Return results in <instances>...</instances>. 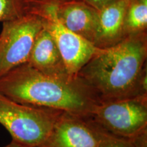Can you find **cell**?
I'll use <instances>...</instances> for the list:
<instances>
[{
	"instance_id": "obj_1",
	"label": "cell",
	"mask_w": 147,
	"mask_h": 147,
	"mask_svg": "<svg viewBox=\"0 0 147 147\" xmlns=\"http://www.w3.org/2000/svg\"><path fill=\"white\" fill-rule=\"evenodd\" d=\"M147 34L124 38L101 49L77 76L99 102L147 96Z\"/></svg>"
},
{
	"instance_id": "obj_2",
	"label": "cell",
	"mask_w": 147,
	"mask_h": 147,
	"mask_svg": "<svg viewBox=\"0 0 147 147\" xmlns=\"http://www.w3.org/2000/svg\"><path fill=\"white\" fill-rule=\"evenodd\" d=\"M0 93L18 103L87 116L99 100L78 78L45 74L28 63L0 77Z\"/></svg>"
},
{
	"instance_id": "obj_3",
	"label": "cell",
	"mask_w": 147,
	"mask_h": 147,
	"mask_svg": "<svg viewBox=\"0 0 147 147\" xmlns=\"http://www.w3.org/2000/svg\"><path fill=\"white\" fill-rule=\"evenodd\" d=\"M63 112L21 104L0 93V124L25 147L41 146Z\"/></svg>"
},
{
	"instance_id": "obj_4",
	"label": "cell",
	"mask_w": 147,
	"mask_h": 147,
	"mask_svg": "<svg viewBox=\"0 0 147 147\" xmlns=\"http://www.w3.org/2000/svg\"><path fill=\"white\" fill-rule=\"evenodd\" d=\"M29 12L41 18L43 26L54 38L70 77L79 71L101 49L65 27L57 17L55 0H32Z\"/></svg>"
},
{
	"instance_id": "obj_5",
	"label": "cell",
	"mask_w": 147,
	"mask_h": 147,
	"mask_svg": "<svg viewBox=\"0 0 147 147\" xmlns=\"http://www.w3.org/2000/svg\"><path fill=\"white\" fill-rule=\"evenodd\" d=\"M87 117L104 132L131 140L147 130V96L99 102Z\"/></svg>"
},
{
	"instance_id": "obj_6",
	"label": "cell",
	"mask_w": 147,
	"mask_h": 147,
	"mask_svg": "<svg viewBox=\"0 0 147 147\" xmlns=\"http://www.w3.org/2000/svg\"><path fill=\"white\" fill-rule=\"evenodd\" d=\"M2 23L0 34V77L28 62L37 35L43 28L41 18L31 12Z\"/></svg>"
},
{
	"instance_id": "obj_7",
	"label": "cell",
	"mask_w": 147,
	"mask_h": 147,
	"mask_svg": "<svg viewBox=\"0 0 147 147\" xmlns=\"http://www.w3.org/2000/svg\"><path fill=\"white\" fill-rule=\"evenodd\" d=\"M104 133L87 116L63 112L40 147H97Z\"/></svg>"
},
{
	"instance_id": "obj_8",
	"label": "cell",
	"mask_w": 147,
	"mask_h": 147,
	"mask_svg": "<svg viewBox=\"0 0 147 147\" xmlns=\"http://www.w3.org/2000/svg\"><path fill=\"white\" fill-rule=\"evenodd\" d=\"M57 17L65 27L93 44L98 10L82 0H55Z\"/></svg>"
},
{
	"instance_id": "obj_9",
	"label": "cell",
	"mask_w": 147,
	"mask_h": 147,
	"mask_svg": "<svg viewBox=\"0 0 147 147\" xmlns=\"http://www.w3.org/2000/svg\"><path fill=\"white\" fill-rule=\"evenodd\" d=\"M129 1L116 0L98 10L93 45L99 49L113 47L125 38L124 18Z\"/></svg>"
},
{
	"instance_id": "obj_10",
	"label": "cell",
	"mask_w": 147,
	"mask_h": 147,
	"mask_svg": "<svg viewBox=\"0 0 147 147\" xmlns=\"http://www.w3.org/2000/svg\"><path fill=\"white\" fill-rule=\"evenodd\" d=\"M40 72L60 78L70 77L54 38L43 26L35 40L27 62Z\"/></svg>"
},
{
	"instance_id": "obj_11",
	"label": "cell",
	"mask_w": 147,
	"mask_h": 147,
	"mask_svg": "<svg viewBox=\"0 0 147 147\" xmlns=\"http://www.w3.org/2000/svg\"><path fill=\"white\" fill-rule=\"evenodd\" d=\"M147 0L129 1L124 18L125 36L146 32Z\"/></svg>"
},
{
	"instance_id": "obj_12",
	"label": "cell",
	"mask_w": 147,
	"mask_h": 147,
	"mask_svg": "<svg viewBox=\"0 0 147 147\" xmlns=\"http://www.w3.org/2000/svg\"><path fill=\"white\" fill-rule=\"evenodd\" d=\"M32 0H0V22L12 21L29 12Z\"/></svg>"
},
{
	"instance_id": "obj_13",
	"label": "cell",
	"mask_w": 147,
	"mask_h": 147,
	"mask_svg": "<svg viewBox=\"0 0 147 147\" xmlns=\"http://www.w3.org/2000/svg\"><path fill=\"white\" fill-rule=\"evenodd\" d=\"M97 147H134L130 140L117 137L105 132Z\"/></svg>"
},
{
	"instance_id": "obj_14",
	"label": "cell",
	"mask_w": 147,
	"mask_h": 147,
	"mask_svg": "<svg viewBox=\"0 0 147 147\" xmlns=\"http://www.w3.org/2000/svg\"><path fill=\"white\" fill-rule=\"evenodd\" d=\"M134 147H147V130L130 140Z\"/></svg>"
},
{
	"instance_id": "obj_15",
	"label": "cell",
	"mask_w": 147,
	"mask_h": 147,
	"mask_svg": "<svg viewBox=\"0 0 147 147\" xmlns=\"http://www.w3.org/2000/svg\"><path fill=\"white\" fill-rule=\"evenodd\" d=\"M82 1L93 7L97 10H99L116 0H82Z\"/></svg>"
},
{
	"instance_id": "obj_16",
	"label": "cell",
	"mask_w": 147,
	"mask_h": 147,
	"mask_svg": "<svg viewBox=\"0 0 147 147\" xmlns=\"http://www.w3.org/2000/svg\"><path fill=\"white\" fill-rule=\"evenodd\" d=\"M3 147H25L23 146H22V145L18 144V143H16V142H14V141L12 140V142H11L10 144H7L6 146H3Z\"/></svg>"
},
{
	"instance_id": "obj_17",
	"label": "cell",
	"mask_w": 147,
	"mask_h": 147,
	"mask_svg": "<svg viewBox=\"0 0 147 147\" xmlns=\"http://www.w3.org/2000/svg\"><path fill=\"white\" fill-rule=\"evenodd\" d=\"M129 1H132V0H129Z\"/></svg>"
}]
</instances>
